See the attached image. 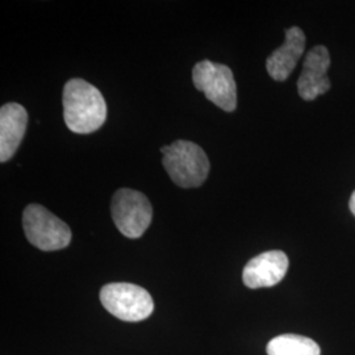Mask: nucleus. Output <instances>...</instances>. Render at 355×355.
<instances>
[{
    "instance_id": "f257e3e1",
    "label": "nucleus",
    "mask_w": 355,
    "mask_h": 355,
    "mask_svg": "<svg viewBox=\"0 0 355 355\" xmlns=\"http://www.w3.org/2000/svg\"><path fill=\"white\" fill-rule=\"evenodd\" d=\"M66 127L78 135H89L103 127L107 119V104L102 92L89 82L74 78L62 94Z\"/></svg>"
},
{
    "instance_id": "f03ea898",
    "label": "nucleus",
    "mask_w": 355,
    "mask_h": 355,
    "mask_svg": "<svg viewBox=\"0 0 355 355\" xmlns=\"http://www.w3.org/2000/svg\"><path fill=\"white\" fill-rule=\"evenodd\" d=\"M162 164L170 179L182 189L200 187L209 174V159L195 142L174 141L161 148Z\"/></svg>"
},
{
    "instance_id": "7ed1b4c3",
    "label": "nucleus",
    "mask_w": 355,
    "mask_h": 355,
    "mask_svg": "<svg viewBox=\"0 0 355 355\" xmlns=\"http://www.w3.org/2000/svg\"><path fill=\"white\" fill-rule=\"evenodd\" d=\"M23 227L28 241L42 252L61 250L71 242L69 225L40 204L26 205Z\"/></svg>"
},
{
    "instance_id": "20e7f679",
    "label": "nucleus",
    "mask_w": 355,
    "mask_h": 355,
    "mask_svg": "<svg viewBox=\"0 0 355 355\" xmlns=\"http://www.w3.org/2000/svg\"><path fill=\"white\" fill-rule=\"evenodd\" d=\"M103 306L114 318L137 322L149 318L154 311L150 293L132 283H110L101 290Z\"/></svg>"
},
{
    "instance_id": "39448f33",
    "label": "nucleus",
    "mask_w": 355,
    "mask_h": 355,
    "mask_svg": "<svg viewBox=\"0 0 355 355\" xmlns=\"http://www.w3.org/2000/svg\"><path fill=\"white\" fill-rule=\"evenodd\" d=\"M192 82L209 102L227 112L237 107V86L228 66L212 61H200L192 69Z\"/></svg>"
},
{
    "instance_id": "423d86ee",
    "label": "nucleus",
    "mask_w": 355,
    "mask_h": 355,
    "mask_svg": "<svg viewBox=\"0 0 355 355\" xmlns=\"http://www.w3.org/2000/svg\"><path fill=\"white\" fill-rule=\"evenodd\" d=\"M111 214L121 234L128 239H140L150 227L153 207L140 191L120 189L112 198Z\"/></svg>"
},
{
    "instance_id": "0eeeda50",
    "label": "nucleus",
    "mask_w": 355,
    "mask_h": 355,
    "mask_svg": "<svg viewBox=\"0 0 355 355\" xmlns=\"http://www.w3.org/2000/svg\"><path fill=\"white\" fill-rule=\"evenodd\" d=\"M330 66V54L322 45H318L306 53L303 71L297 80V92L306 102L315 101L330 89L328 69Z\"/></svg>"
},
{
    "instance_id": "6e6552de",
    "label": "nucleus",
    "mask_w": 355,
    "mask_h": 355,
    "mask_svg": "<svg viewBox=\"0 0 355 355\" xmlns=\"http://www.w3.org/2000/svg\"><path fill=\"white\" fill-rule=\"evenodd\" d=\"M288 258L280 250H270L254 257L243 268V284L252 290L272 287L286 277Z\"/></svg>"
},
{
    "instance_id": "1a4fd4ad",
    "label": "nucleus",
    "mask_w": 355,
    "mask_h": 355,
    "mask_svg": "<svg viewBox=\"0 0 355 355\" xmlns=\"http://www.w3.org/2000/svg\"><path fill=\"white\" fill-rule=\"evenodd\" d=\"M304 32L297 26L286 29V40L283 45L267 58V73L274 80L284 82L295 70L304 53Z\"/></svg>"
},
{
    "instance_id": "9d476101",
    "label": "nucleus",
    "mask_w": 355,
    "mask_h": 355,
    "mask_svg": "<svg viewBox=\"0 0 355 355\" xmlns=\"http://www.w3.org/2000/svg\"><path fill=\"white\" fill-rule=\"evenodd\" d=\"M28 114L17 103H7L0 108V161H10L26 135Z\"/></svg>"
},
{
    "instance_id": "9b49d317",
    "label": "nucleus",
    "mask_w": 355,
    "mask_h": 355,
    "mask_svg": "<svg viewBox=\"0 0 355 355\" xmlns=\"http://www.w3.org/2000/svg\"><path fill=\"white\" fill-rule=\"evenodd\" d=\"M318 343L297 334H283L267 345L268 355H320Z\"/></svg>"
},
{
    "instance_id": "f8f14e48",
    "label": "nucleus",
    "mask_w": 355,
    "mask_h": 355,
    "mask_svg": "<svg viewBox=\"0 0 355 355\" xmlns=\"http://www.w3.org/2000/svg\"><path fill=\"white\" fill-rule=\"evenodd\" d=\"M349 207H350V211L353 212V215L355 216V191L353 192L352 198H350V203H349Z\"/></svg>"
}]
</instances>
